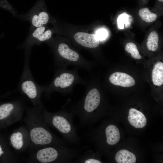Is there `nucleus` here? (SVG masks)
I'll use <instances>...</instances> for the list:
<instances>
[{
	"label": "nucleus",
	"instance_id": "17",
	"mask_svg": "<svg viewBox=\"0 0 163 163\" xmlns=\"http://www.w3.org/2000/svg\"><path fill=\"white\" fill-rule=\"evenodd\" d=\"M139 14L141 19L147 23L153 22L157 18V15L152 12L148 8L140 9L139 11Z\"/></svg>",
	"mask_w": 163,
	"mask_h": 163
},
{
	"label": "nucleus",
	"instance_id": "9",
	"mask_svg": "<svg viewBox=\"0 0 163 163\" xmlns=\"http://www.w3.org/2000/svg\"><path fill=\"white\" fill-rule=\"evenodd\" d=\"M128 120L131 125L136 128H142L147 123V119L144 114L133 108L130 109L129 111Z\"/></svg>",
	"mask_w": 163,
	"mask_h": 163
},
{
	"label": "nucleus",
	"instance_id": "1",
	"mask_svg": "<svg viewBox=\"0 0 163 163\" xmlns=\"http://www.w3.org/2000/svg\"><path fill=\"white\" fill-rule=\"evenodd\" d=\"M82 154L78 149L68 146H59L57 149L49 147L39 150L37 155V159L43 163H50L56 161L64 163H72Z\"/></svg>",
	"mask_w": 163,
	"mask_h": 163
},
{
	"label": "nucleus",
	"instance_id": "16",
	"mask_svg": "<svg viewBox=\"0 0 163 163\" xmlns=\"http://www.w3.org/2000/svg\"><path fill=\"white\" fill-rule=\"evenodd\" d=\"M159 36L155 31L152 32L148 36L146 45L149 50L155 51L158 49Z\"/></svg>",
	"mask_w": 163,
	"mask_h": 163
},
{
	"label": "nucleus",
	"instance_id": "22",
	"mask_svg": "<svg viewBox=\"0 0 163 163\" xmlns=\"http://www.w3.org/2000/svg\"><path fill=\"white\" fill-rule=\"evenodd\" d=\"M0 7L10 11L13 16H16L15 11L8 3L7 0H0Z\"/></svg>",
	"mask_w": 163,
	"mask_h": 163
},
{
	"label": "nucleus",
	"instance_id": "23",
	"mask_svg": "<svg viewBox=\"0 0 163 163\" xmlns=\"http://www.w3.org/2000/svg\"><path fill=\"white\" fill-rule=\"evenodd\" d=\"M108 33L104 29L98 30L96 33V36L99 40H105L107 36Z\"/></svg>",
	"mask_w": 163,
	"mask_h": 163
},
{
	"label": "nucleus",
	"instance_id": "20",
	"mask_svg": "<svg viewBox=\"0 0 163 163\" xmlns=\"http://www.w3.org/2000/svg\"><path fill=\"white\" fill-rule=\"evenodd\" d=\"M10 140L13 146L17 149H21L23 145V136L20 132L12 134L10 137Z\"/></svg>",
	"mask_w": 163,
	"mask_h": 163
},
{
	"label": "nucleus",
	"instance_id": "15",
	"mask_svg": "<svg viewBox=\"0 0 163 163\" xmlns=\"http://www.w3.org/2000/svg\"><path fill=\"white\" fill-rule=\"evenodd\" d=\"M73 163H101L102 162L96 158V155L93 152L88 150L82 154L75 159Z\"/></svg>",
	"mask_w": 163,
	"mask_h": 163
},
{
	"label": "nucleus",
	"instance_id": "5",
	"mask_svg": "<svg viewBox=\"0 0 163 163\" xmlns=\"http://www.w3.org/2000/svg\"><path fill=\"white\" fill-rule=\"evenodd\" d=\"M20 16L30 22L31 29L43 26L48 23L49 18L48 14L41 10L37 6L28 13Z\"/></svg>",
	"mask_w": 163,
	"mask_h": 163
},
{
	"label": "nucleus",
	"instance_id": "25",
	"mask_svg": "<svg viewBox=\"0 0 163 163\" xmlns=\"http://www.w3.org/2000/svg\"><path fill=\"white\" fill-rule=\"evenodd\" d=\"M158 1L161 2H163V0H158Z\"/></svg>",
	"mask_w": 163,
	"mask_h": 163
},
{
	"label": "nucleus",
	"instance_id": "21",
	"mask_svg": "<svg viewBox=\"0 0 163 163\" xmlns=\"http://www.w3.org/2000/svg\"><path fill=\"white\" fill-rule=\"evenodd\" d=\"M125 50L131 54L132 57L136 59H140L142 58L136 45L132 42L127 43L125 47Z\"/></svg>",
	"mask_w": 163,
	"mask_h": 163
},
{
	"label": "nucleus",
	"instance_id": "13",
	"mask_svg": "<svg viewBox=\"0 0 163 163\" xmlns=\"http://www.w3.org/2000/svg\"><path fill=\"white\" fill-rule=\"evenodd\" d=\"M115 160L118 163H135L136 157L134 154L128 150L122 149L116 153Z\"/></svg>",
	"mask_w": 163,
	"mask_h": 163
},
{
	"label": "nucleus",
	"instance_id": "24",
	"mask_svg": "<svg viewBox=\"0 0 163 163\" xmlns=\"http://www.w3.org/2000/svg\"><path fill=\"white\" fill-rule=\"evenodd\" d=\"M2 148L1 147V145H0V156L2 154L1 152H2Z\"/></svg>",
	"mask_w": 163,
	"mask_h": 163
},
{
	"label": "nucleus",
	"instance_id": "10",
	"mask_svg": "<svg viewBox=\"0 0 163 163\" xmlns=\"http://www.w3.org/2000/svg\"><path fill=\"white\" fill-rule=\"evenodd\" d=\"M104 131L107 144L112 145L118 142L120 134L118 128L115 126L109 125L106 127Z\"/></svg>",
	"mask_w": 163,
	"mask_h": 163
},
{
	"label": "nucleus",
	"instance_id": "11",
	"mask_svg": "<svg viewBox=\"0 0 163 163\" xmlns=\"http://www.w3.org/2000/svg\"><path fill=\"white\" fill-rule=\"evenodd\" d=\"M74 80V77L72 74L63 73L55 78L52 85L56 88H66L70 86Z\"/></svg>",
	"mask_w": 163,
	"mask_h": 163
},
{
	"label": "nucleus",
	"instance_id": "7",
	"mask_svg": "<svg viewBox=\"0 0 163 163\" xmlns=\"http://www.w3.org/2000/svg\"><path fill=\"white\" fill-rule=\"evenodd\" d=\"M109 80L112 84L123 87H128L135 84L134 78L130 75L121 72H116L112 74Z\"/></svg>",
	"mask_w": 163,
	"mask_h": 163
},
{
	"label": "nucleus",
	"instance_id": "18",
	"mask_svg": "<svg viewBox=\"0 0 163 163\" xmlns=\"http://www.w3.org/2000/svg\"><path fill=\"white\" fill-rule=\"evenodd\" d=\"M132 21L133 18L132 16L127 14L126 12H124L120 15L117 19L118 27L120 29H123L125 24L126 28L129 27Z\"/></svg>",
	"mask_w": 163,
	"mask_h": 163
},
{
	"label": "nucleus",
	"instance_id": "12",
	"mask_svg": "<svg viewBox=\"0 0 163 163\" xmlns=\"http://www.w3.org/2000/svg\"><path fill=\"white\" fill-rule=\"evenodd\" d=\"M57 50L59 54L61 56L70 61L75 62L79 59L78 54L70 49L65 43H61L59 44Z\"/></svg>",
	"mask_w": 163,
	"mask_h": 163
},
{
	"label": "nucleus",
	"instance_id": "14",
	"mask_svg": "<svg viewBox=\"0 0 163 163\" xmlns=\"http://www.w3.org/2000/svg\"><path fill=\"white\" fill-rule=\"evenodd\" d=\"M152 78L154 84L160 86L163 84V63L161 62H156L152 71Z\"/></svg>",
	"mask_w": 163,
	"mask_h": 163
},
{
	"label": "nucleus",
	"instance_id": "2",
	"mask_svg": "<svg viewBox=\"0 0 163 163\" xmlns=\"http://www.w3.org/2000/svg\"><path fill=\"white\" fill-rule=\"evenodd\" d=\"M73 117L70 113L62 112L53 116L51 123L62 134L66 142L79 145L80 143V140L73 124Z\"/></svg>",
	"mask_w": 163,
	"mask_h": 163
},
{
	"label": "nucleus",
	"instance_id": "6",
	"mask_svg": "<svg viewBox=\"0 0 163 163\" xmlns=\"http://www.w3.org/2000/svg\"><path fill=\"white\" fill-rule=\"evenodd\" d=\"M32 141L36 145H47L52 143L53 138L51 133L42 127L33 129L30 132Z\"/></svg>",
	"mask_w": 163,
	"mask_h": 163
},
{
	"label": "nucleus",
	"instance_id": "26",
	"mask_svg": "<svg viewBox=\"0 0 163 163\" xmlns=\"http://www.w3.org/2000/svg\"><path fill=\"white\" fill-rule=\"evenodd\" d=\"M3 153H4L3 152V151H2V152H1V153H2V154H3Z\"/></svg>",
	"mask_w": 163,
	"mask_h": 163
},
{
	"label": "nucleus",
	"instance_id": "4",
	"mask_svg": "<svg viewBox=\"0 0 163 163\" xmlns=\"http://www.w3.org/2000/svg\"><path fill=\"white\" fill-rule=\"evenodd\" d=\"M44 26L31 29L30 32L25 41L20 48L26 50H30L35 45H38L50 39L52 35V31L48 30H45Z\"/></svg>",
	"mask_w": 163,
	"mask_h": 163
},
{
	"label": "nucleus",
	"instance_id": "3",
	"mask_svg": "<svg viewBox=\"0 0 163 163\" xmlns=\"http://www.w3.org/2000/svg\"><path fill=\"white\" fill-rule=\"evenodd\" d=\"M30 50H26L23 71L19 83L18 89L29 98L35 100L43 88L35 81L30 69Z\"/></svg>",
	"mask_w": 163,
	"mask_h": 163
},
{
	"label": "nucleus",
	"instance_id": "8",
	"mask_svg": "<svg viewBox=\"0 0 163 163\" xmlns=\"http://www.w3.org/2000/svg\"><path fill=\"white\" fill-rule=\"evenodd\" d=\"M74 38L77 42L86 47L95 48L99 45V40L93 34L78 32L75 34Z\"/></svg>",
	"mask_w": 163,
	"mask_h": 163
},
{
	"label": "nucleus",
	"instance_id": "19",
	"mask_svg": "<svg viewBox=\"0 0 163 163\" xmlns=\"http://www.w3.org/2000/svg\"><path fill=\"white\" fill-rule=\"evenodd\" d=\"M15 108L13 104L6 103L0 105V120L7 117Z\"/></svg>",
	"mask_w": 163,
	"mask_h": 163
}]
</instances>
